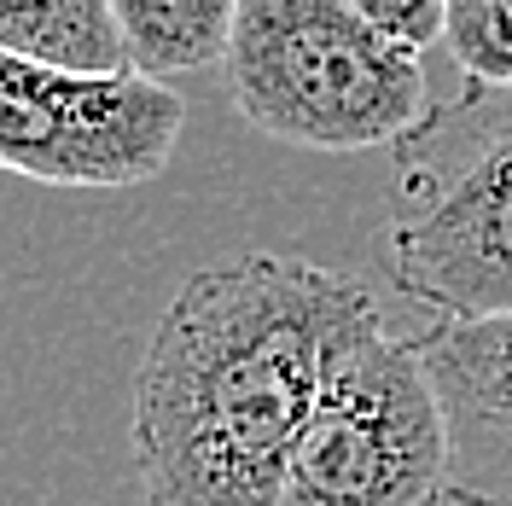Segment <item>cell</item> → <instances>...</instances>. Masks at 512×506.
<instances>
[{
    "label": "cell",
    "instance_id": "1",
    "mask_svg": "<svg viewBox=\"0 0 512 506\" xmlns=\"http://www.w3.org/2000/svg\"><path fill=\"white\" fill-rule=\"evenodd\" d=\"M373 326L379 291L303 256L245 251L187 274L134 373L146 506H280L320 384Z\"/></svg>",
    "mask_w": 512,
    "mask_h": 506
},
{
    "label": "cell",
    "instance_id": "9",
    "mask_svg": "<svg viewBox=\"0 0 512 506\" xmlns=\"http://www.w3.org/2000/svg\"><path fill=\"white\" fill-rule=\"evenodd\" d=\"M443 47L460 76L512 82V0H448Z\"/></svg>",
    "mask_w": 512,
    "mask_h": 506
},
{
    "label": "cell",
    "instance_id": "6",
    "mask_svg": "<svg viewBox=\"0 0 512 506\" xmlns=\"http://www.w3.org/2000/svg\"><path fill=\"white\" fill-rule=\"evenodd\" d=\"M425 367L448 419V506H512V315H443Z\"/></svg>",
    "mask_w": 512,
    "mask_h": 506
},
{
    "label": "cell",
    "instance_id": "4",
    "mask_svg": "<svg viewBox=\"0 0 512 506\" xmlns=\"http://www.w3.org/2000/svg\"><path fill=\"white\" fill-rule=\"evenodd\" d=\"M280 506H448V419L425 332H361L297 431Z\"/></svg>",
    "mask_w": 512,
    "mask_h": 506
},
{
    "label": "cell",
    "instance_id": "8",
    "mask_svg": "<svg viewBox=\"0 0 512 506\" xmlns=\"http://www.w3.org/2000/svg\"><path fill=\"white\" fill-rule=\"evenodd\" d=\"M128 59L146 76L210 70L227 53L233 0H117Z\"/></svg>",
    "mask_w": 512,
    "mask_h": 506
},
{
    "label": "cell",
    "instance_id": "5",
    "mask_svg": "<svg viewBox=\"0 0 512 506\" xmlns=\"http://www.w3.org/2000/svg\"><path fill=\"white\" fill-rule=\"evenodd\" d=\"M187 128L181 94L146 76H76L0 47V169L41 187L158 181Z\"/></svg>",
    "mask_w": 512,
    "mask_h": 506
},
{
    "label": "cell",
    "instance_id": "2",
    "mask_svg": "<svg viewBox=\"0 0 512 506\" xmlns=\"http://www.w3.org/2000/svg\"><path fill=\"white\" fill-rule=\"evenodd\" d=\"M390 158L379 227L390 285L448 320L512 315V82L466 76Z\"/></svg>",
    "mask_w": 512,
    "mask_h": 506
},
{
    "label": "cell",
    "instance_id": "3",
    "mask_svg": "<svg viewBox=\"0 0 512 506\" xmlns=\"http://www.w3.org/2000/svg\"><path fill=\"white\" fill-rule=\"evenodd\" d=\"M222 76L256 134L332 158L396 146L431 111L425 47L350 0H233Z\"/></svg>",
    "mask_w": 512,
    "mask_h": 506
},
{
    "label": "cell",
    "instance_id": "10",
    "mask_svg": "<svg viewBox=\"0 0 512 506\" xmlns=\"http://www.w3.org/2000/svg\"><path fill=\"white\" fill-rule=\"evenodd\" d=\"M361 18H373L379 30H390L396 41H414V47H431L443 41L448 24V0H350Z\"/></svg>",
    "mask_w": 512,
    "mask_h": 506
},
{
    "label": "cell",
    "instance_id": "7",
    "mask_svg": "<svg viewBox=\"0 0 512 506\" xmlns=\"http://www.w3.org/2000/svg\"><path fill=\"white\" fill-rule=\"evenodd\" d=\"M0 47L76 76L134 70L117 0H0Z\"/></svg>",
    "mask_w": 512,
    "mask_h": 506
}]
</instances>
